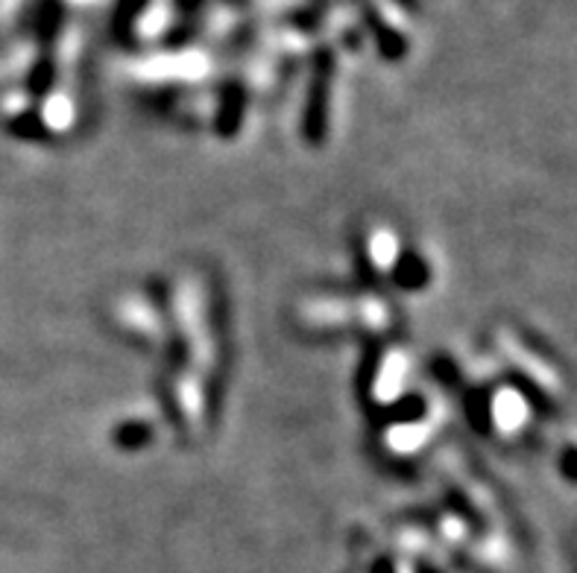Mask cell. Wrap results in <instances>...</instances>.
I'll use <instances>...</instances> for the list:
<instances>
[{
    "label": "cell",
    "mask_w": 577,
    "mask_h": 573,
    "mask_svg": "<svg viewBox=\"0 0 577 573\" xmlns=\"http://www.w3.org/2000/svg\"><path fill=\"white\" fill-rule=\"evenodd\" d=\"M165 311L167 366L162 377L167 416L182 439L208 434L217 416V386L223 372L220 299L199 270H179L158 293Z\"/></svg>",
    "instance_id": "cell-1"
},
{
    "label": "cell",
    "mask_w": 577,
    "mask_h": 573,
    "mask_svg": "<svg viewBox=\"0 0 577 573\" xmlns=\"http://www.w3.org/2000/svg\"><path fill=\"white\" fill-rule=\"evenodd\" d=\"M399 311L375 290H322L293 304V322L308 334H361L390 340Z\"/></svg>",
    "instance_id": "cell-2"
},
{
    "label": "cell",
    "mask_w": 577,
    "mask_h": 573,
    "mask_svg": "<svg viewBox=\"0 0 577 573\" xmlns=\"http://www.w3.org/2000/svg\"><path fill=\"white\" fill-rule=\"evenodd\" d=\"M358 263L370 281H390L402 290H422L429 284V263L420 252L408 249L396 226L384 220L363 222L356 238Z\"/></svg>",
    "instance_id": "cell-3"
},
{
    "label": "cell",
    "mask_w": 577,
    "mask_h": 573,
    "mask_svg": "<svg viewBox=\"0 0 577 573\" xmlns=\"http://www.w3.org/2000/svg\"><path fill=\"white\" fill-rule=\"evenodd\" d=\"M472 416L493 436L513 439L525 434V427L530 425V398L522 386H498L484 393V402L472 407Z\"/></svg>",
    "instance_id": "cell-4"
}]
</instances>
